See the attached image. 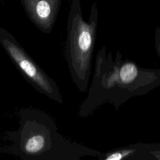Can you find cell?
Instances as JSON below:
<instances>
[{
	"mask_svg": "<svg viewBox=\"0 0 160 160\" xmlns=\"http://www.w3.org/2000/svg\"><path fill=\"white\" fill-rule=\"evenodd\" d=\"M19 128L5 131L9 153L22 160H79L95 151L61 134L48 114L31 108L18 111Z\"/></svg>",
	"mask_w": 160,
	"mask_h": 160,
	"instance_id": "1",
	"label": "cell"
},
{
	"mask_svg": "<svg viewBox=\"0 0 160 160\" xmlns=\"http://www.w3.org/2000/svg\"><path fill=\"white\" fill-rule=\"evenodd\" d=\"M0 44L24 79L37 91L59 104L63 99L57 83L28 54L14 37L0 28Z\"/></svg>",
	"mask_w": 160,
	"mask_h": 160,
	"instance_id": "3",
	"label": "cell"
},
{
	"mask_svg": "<svg viewBox=\"0 0 160 160\" xmlns=\"http://www.w3.org/2000/svg\"><path fill=\"white\" fill-rule=\"evenodd\" d=\"M137 74V68L131 63H127L123 65L121 67L119 72L121 79L124 83L132 82L136 78Z\"/></svg>",
	"mask_w": 160,
	"mask_h": 160,
	"instance_id": "4",
	"label": "cell"
},
{
	"mask_svg": "<svg viewBox=\"0 0 160 160\" xmlns=\"http://www.w3.org/2000/svg\"><path fill=\"white\" fill-rule=\"evenodd\" d=\"M129 152V151H127V152H114L110 155H109L108 156H107L105 159L106 160H118V159H121L122 158L123 156H126V154H128Z\"/></svg>",
	"mask_w": 160,
	"mask_h": 160,
	"instance_id": "5",
	"label": "cell"
},
{
	"mask_svg": "<svg viewBox=\"0 0 160 160\" xmlns=\"http://www.w3.org/2000/svg\"><path fill=\"white\" fill-rule=\"evenodd\" d=\"M96 26V14L89 23L79 14L71 16L68 24L64 56L72 81L81 92L86 91L88 84Z\"/></svg>",
	"mask_w": 160,
	"mask_h": 160,
	"instance_id": "2",
	"label": "cell"
}]
</instances>
